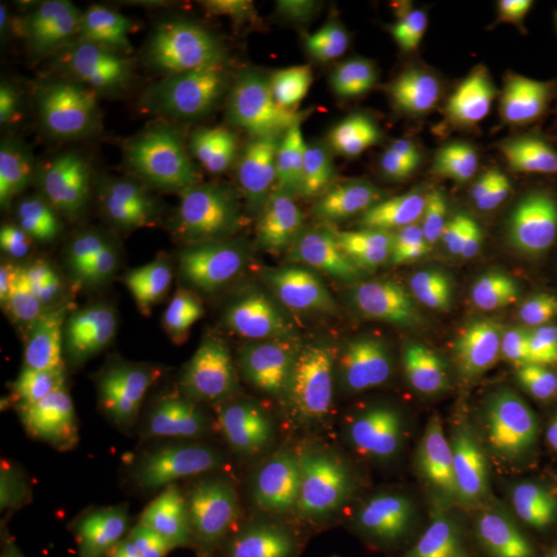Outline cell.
I'll return each instance as SVG.
<instances>
[{"label": "cell", "instance_id": "cell-4", "mask_svg": "<svg viewBox=\"0 0 557 557\" xmlns=\"http://www.w3.org/2000/svg\"><path fill=\"white\" fill-rule=\"evenodd\" d=\"M348 172L557 242V70L469 24H413L368 61Z\"/></svg>", "mask_w": 557, "mask_h": 557}, {"label": "cell", "instance_id": "cell-3", "mask_svg": "<svg viewBox=\"0 0 557 557\" xmlns=\"http://www.w3.org/2000/svg\"><path fill=\"white\" fill-rule=\"evenodd\" d=\"M159 474L182 557H456L437 423L293 348L182 376Z\"/></svg>", "mask_w": 557, "mask_h": 557}, {"label": "cell", "instance_id": "cell-5", "mask_svg": "<svg viewBox=\"0 0 557 557\" xmlns=\"http://www.w3.org/2000/svg\"><path fill=\"white\" fill-rule=\"evenodd\" d=\"M94 432L57 376L14 368L0 381V557H38L84 507Z\"/></svg>", "mask_w": 557, "mask_h": 557}, {"label": "cell", "instance_id": "cell-2", "mask_svg": "<svg viewBox=\"0 0 557 557\" xmlns=\"http://www.w3.org/2000/svg\"><path fill=\"white\" fill-rule=\"evenodd\" d=\"M368 61L298 0H209L98 94V163L135 242L196 260L256 247L354 168Z\"/></svg>", "mask_w": 557, "mask_h": 557}, {"label": "cell", "instance_id": "cell-6", "mask_svg": "<svg viewBox=\"0 0 557 557\" xmlns=\"http://www.w3.org/2000/svg\"><path fill=\"white\" fill-rule=\"evenodd\" d=\"M0 139H5L10 172L28 163L38 139V61H33L28 28L14 14L0 24Z\"/></svg>", "mask_w": 557, "mask_h": 557}, {"label": "cell", "instance_id": "cell-1", "mask_svg": "<svg viewBox=\"0 0 557 557\" xmlns=\"http://www.w3.org/2000/svg\"><path fill=\"white\" fill-rule=\"evenodd\" d=\"M251 293L293 354L376 381L432 423L557 409V242L344 172L251 247Z\"/></svg>", "mask_w": 557, "mask_h": 557}]
</instances>
